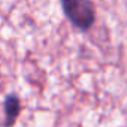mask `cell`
Listing matches in <instances>:
<instances>
[{
    "label": "cell",
    "instance_id": "obj_1",
    "mask_svg": "<svg viewBox=\"0 0 127 127\" xmlns=\"http://www.w3.org/2000/svg\"><path fill=\"white\" fill-rule=\"evenodd\" d=\"M61 6L67 20L81 30L90 29L96 20L91 0H61Z\"/></svg>",
    "mask_w": 127,
    "mask_h": 127
},
{
    "label": "cell",
    "instance_id": "obj_2",
    "mask_svg": "<svg viewBox=\"0 0 127 127\" xmlns=\"http://www.w3.org/2000/svg\"><path fill=\"white\" fill-rule=\"evenodd\" d=\"M18 114H20V100H18V97L15 94H9L5 99V115H6V118H5L3 126L11 127L15 123Z\"/></svg>",
    "mask_w": 127,
    "mask_h": 127
}]
</instances>
